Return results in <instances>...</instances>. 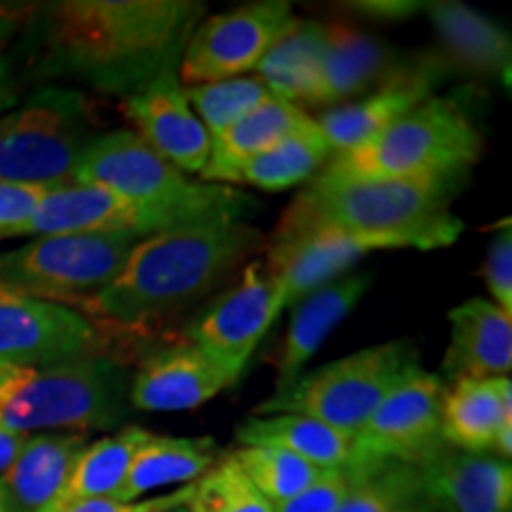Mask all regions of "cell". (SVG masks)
I'll use <instances>...</instances> for the list:
<instances>
[{
    "mask_svg": "<svg viewBox=\"0 0 512 512\" xmlns=\"http://www.w3.org/2000/svg\"><path fill=\"white\" fill-rule=\"evenodd\" d=\"M413 368H418V351L411 342L375 344L299 375L285 392L259 403L254 415H304L335 430L358 434L384 396Z\"/></svg>",
    "mask_w": 512,
    "mask_h": 512,
    "instance_id": "7",
    "label": "cell"
},
{
    "mask_svg": "<svg viewBox=\"0 0 512 512\" xmlns=\"http://www.w3.org/2000/svg\"><path fill=\"white\" fill-rule=\"evenodd\" d=\"M484 138L463 107L451 98H427L380 136L325 166L366 178H456L482 157Z\"/></svg>",
    "mask_w": 512,
    "mask_h": 512,
    "instance_id": "6",
    "label": "cell"
},
{
    "mask_svg": "<svg viewBox=\"0 0 512 512\" xmlns=\"http://www.w3.org/2000/svg\"><path fill=\"white\" fill-rule=\"evenodd\" d=\"M140 235H43L0 254V285L79 309L117 278Z\"/></svg>",
    "mask_w": 512,
    "mask_h": 512,
    "instance_id": "9",
    "label": "cell"
},
{
    "mask_svg": "<svg viewBox=\"0 0 512 512\" xmlns=\"http://www.w3.org/2000/svg\"><path fill=\"white\" fill-rule=\"evenodd\" d=\"M292 17L290 3L264 0L202 19L185 43L178 79L183 86H202L252 72Z\"/></svg>",
    "mask_w": 512,
    "mask_h": 512,
    "instance_id": "10",
    "label": "cell"
},
{
    "mask_svg": "<svg viewBox=\"0 0 512 512\" xmlns=\"http://www.w3.org/2000/svg\"><path fill=\"white\" fill-rule=\"evenodd\" d=\"M219 458V446L209 437L150 434V439L133 453L124 482L112 498L133 503L162 486L192 484L207 475Z\"/></svg>",
    "mask_w": 512,
    "mask_h": 512,
    "instance_id": "27",
    "label": "cell"
},
{
    "mask_svg": "<svg viewBox=\"0 0 512 512\" xmlns=\"http://www.w3.org/2000/svg\"><path fill=\"white\" fill-rule=\"evenodd\" d=\"M441 441L467 453L512 456L510 377L456 380L441 396Z\"/></svg>",
    "mask_w": 512,
    "mask_h": 512,
    "instance_id": "18",
    "label": "cell"
},
{
    "mask_svg": "<svg viewBox=\"0 0 512 512\" xmlns=\"http://www.w3.org/2000/svg\"><path fill=\"white\" fill-rule=\"evenodd\" d=\"M174 512H188V510H185V508H181V510H174Z\"/></svg>",
    "mask_w": 512,
    "mask_h": 512,
    "instance_id": "46",
    "label": "cell"
},
{
    "mask_svg": "<svg viewBox=\"0 0 512 512\" xmlns=\"http://www.w3.org/2000/svg\"><path fill=\"white\" fill-rule=\"evenodd\" d=\"M150 434L152 432L143 427L128 425L110 437L86 444L76 458L60 496L46 512H62L76 503L93 501V498H112L124 482L133 453L150 439Z\"/></svg>",
    "mask_w": 512,
    "mask_h": 512,
    "instance_id": "30",
    "label": "cell"
},
{
    "mask_svg": "<svg viewBox=\"0 0 512 512\" xmlns=\"http://www.w3.org/2000/svg\"><path fill=\"white\" fill-rule=\"evenodd\" d=\"M460 185L456 178H366L323 166L283 221L342 230L380 249H439L465 228L451 211Z\"/></svg>",
    "mask_w": 512,
    "mask_h": 512,
    "instance_id": "3",
    "label": "cell"
},
{
    "mask_svg": "<svg viewBox=\"0 0 512 512\" xmlns=\"http://www.w3.org/2000/svg\"><path fill=\"white\" fill-rule=\"evenodd\" d=\"M418 470L427 494L448 512H512V467L494 453L444 446Z\"/></svg>",
    "mask_w": 512,
    "mask_h": 512,
    "instance_id": "20",
    "label": "cell"
},
{
    "mask_svg": "<svg viewBox=\"0 0 512 512\" xmlns=\"http://www.w3.org/2000/svg\"><path fill=\"white\" fill-rule=\"evenodd\" d=\"M126 368L112 356H93L48 368L0 363V425L22 434L117 427L126 418Z\"/></svg>",
    "mask_w": 512,
    "mask_h": 512,
    "instance_id": "5",
    "label": "cell"
},
{
    "mask_svg": "<svg viewBox=\"0 0 512 512\" xmlns=\"http://www.w3.org/2000/svg\"><path fill=\"white\" fill-rule=\"evenodd\" d=\"M325 53V24L292 17L287 29L259 62L256 72L275 98L299 107L313 105L320 86Z\"/></svg>",
    "mask_w": 512,
    "mask_h": 512,
    "instance_id": "29",
    "label": "cell"
},
{
    "mask_svg": "<svg viewBox=\"0 0 512 512\" xmlns=\"http://www.w3.org/2000/svg\"><path fill=\"white\" fill-rule=\"evenodd\" d=\"M370 287L368 273H349L311 292L297 304L278 358L275 394L285 392L302 375L306 363L318 354L330 332L349 316Z\"/></svg>",
    "mask_w": 512,
    "mask_h": 512,
    "instance_id": "24",
    "label": "cell"
},
{
    "mask_svg": "<svg viewBox=\"0 0 512 512\" xmlns=\"http://www.w3.org/2000/svg\"><path fill=\"white\" fill-rule=\"evenodd\" d=\"M441 48L458 67L489 79H510V34L463 3L427 5Z\"/></svg>",
    "mask_w": 512,
    "mask_h": 512,
    "instance_id": "28",
    "label": "cell"
},
{
    "mask_svg": "<svg viewBox=\"0 0 512 512\" xmlns=\"http://www.w3.org/2000/svg\"><path fill=\"white\" fill-rule=\"evenodd\" d=\"M202 15L204 3L195 0L53 3L41 27L46 72L126 98L162 72L178 69Z\"/></svg>",
    "mask_w": 512,
    "mask_h": 512,
    "instance_id": "1",
    "label": "cell"
},
{
    "mask_svg": "<svg viewBox=\"0 0 512 512\" xmlns=\"http://www.w3.org/2000/svg\"><path fill=\"white\" fill-rule=\"evenodd\" d=\"M261 242L264 235L247 221H209L147 235L117 278L76 311L102 332L152 330L226 283Z\"/></svg>",
    "mask_w": 512,
    "mask_h": 512,
    "instance_id": "2",
    "label": "cell"
},
{
    "mask_svg": "<svg viewBox=\"0 0 512 512\" xmlns=\"http://www.w3.org/2000/svg\"><path fill=\"white\" fill-rule=\"evenodd\" d=\"M121 112L133 124V133L143 138L183 174H202L207 166L211 138L200 119L190 110L178 69H169L128 93Z\"/></svg>",
    "mask_w": 512,
    "mask_h": 512,
    "instance_id": "17",
    "label": "cell"
},
{
    "mask_svg": "<svg viewBox=\"0 0 512 512\" xmlns=\"http://www.w3.org/2000/svg\"><path fill=\"white\" fill-rule=\"evenodd\" d=\"M403 512H448V510H446L444 505H441V503L434 501L432 496H427V498H422L420 503L411 505V508H408V510H403Z\"/></svg>",
    "mask_w": 512,
    "mask_h": 512,
    "instance_id": "43",
    "label": "cell"
},
{
    "mask_svg": "<svg viewBox=\"0 0 512 512\" xmlns=\"http://www.w3.org/2000/svg\"><path fill=\"white\" fill-rule=\"evenodd\" d=\"M444 377L413 368L384 396L363 430L356 434L363 451L377 460L422 467L446 444L441 441Z\"/></svg>",
    "mask_w": 512,
    "mask_h": 512,
    "instance_id": "13",
    "label": "cell"
},
{
    "mask_svg": "<svg viewBox=\"0 0 512 512\" xmlns=\"http://www.w3.org/2000/svg\"><path fill=\"white\" fill-rule=\"evenodd\" d=\"M235 439L242 446H273L290 451L320 470H358L382 463L363 451L356 434L335 430L304 415H254L240 422Z\"/></svg>",
    "mask_w": 512,
    "mask_h": 512,
    "instance_id": "23",
    "label": "cell"
},
{
    "mask_svg": "<svg viewBox=\"0 0 512 512\" xmlns=\"http://www.w3.org/2000/svg\"><path fill=\"white\" fill-rule=\"evenodd\" d=\"M332 150L323 133L316 124V119L309 126L299 128L297 133L280 140L278 145L266 150L264 155L242 166L238 181L266 192H280L294 185L309 183L313 176L323 171V166L330 162Z\"/></svg>",
    "mask_w": 512,
    "mask_h": 512,
    "instance_id": "31",
    "label": "cell"
},
{
    "mask_svg": "<svg viewBox=\"0 0 512 512\" xmlns=\"http://www.w3.org/2000/svg\"><path fill=\"white\" fill-rule=\"evenodd\" d=\"M166 223L140 204L98 185L67 183L48 190L34 216L10 238H43V235H112L164 233Z\"/></svg>",
    "mask_w": 512,
    "mask_h": 512,
    "instance_id": "16",
    "label": "cell"
},
{
    "mask_svg": "<svg viewBox=\"0 0 512 512\" xmlns=\"http://www.w3.org/2000/svg\"><path fill=\"white\" fill-rule=\"evenodd\" d=\"M72 183L117 192L157 214L169 230L209 221H242L254 209L252 197L230 185L192 181L128 128L95 138L76 164Z\"/></svg>",
    "mask_w": 512,
    "mask_h": 512,
    "instance_id": "4",
    "label": "cell"
},
{
    "mask_svg": "<svg viewBox=\"0 0 512 512\" xmlns=\"http://www.w3.org/2000/svg\"><path fill=\"white\" fill-rule=\"evenodd\" d=\"M233 384L190 342L162 347L140 361L128 384V403L147 413L200 408Z\"/></svg>",
    "mask_w": 512,
    "mask_h": 512,
    "instance_id": "19",
    "label": "cell"
},
{
    "mask_svg": "<svg viewBox=\"0 0 512 512\" xmlns=\"http://www.w3.org/2000/svg\"><path fill=\"white\" fill-rule=\"evenodd\" d=\"M17 105V81L10 60L0 50V117Z\"/></svg>",
    "mask_w": 512,
    "mask_h": 512,
    "instance_id": "40",
    "label": "cell"
},
{
    "mask_svg": "<svg viewBox=\"0 0 512 512\" xmlns=\"http://www.w3.org/2000/svg\"><path fill=\"white\" fill-rule=\"evenodd\" d=\"M91 107L74 88L48 86L0 117V181L34 188L72 183L93 143Z\"/></svg>",
    "mask_w": 512,
    "mask_h": 512,
    "instance_id": "8",
    "label": "cell"
},
{
    "mask_svg": "<svg viewBox=\"0 0 512 512\" xmlns=\"http://www.w3.org/2000/svg\"><path fill=\"white\" fill-rule=\"evenodd\" d=\"M358 12H366V15L373 17H384V19H396L406 17L415 10L413 3H361L354 5Z\"/></svg>",
    "mask_w": 512,
    "mask_h": 512,
    "instance_id": "42",
    "label": "cell"
},
{
    "mask_svg": "<svg viewBox=\"0 0 512 512\" xmlns=\"http://www.w3.org/2000/svg\"><path fill=\"white\" fill-rule=\"evenodd\" d=\"M29 434L15 432L10 427L0 425V475L12 465V460L17 458V453L22 451L24 441H27Z\"/></svg>",
    "mask_w": 512,
    "mask_h": 512,
    "instance_id": "41",
    "label": "cell"
},
{
    "mask_svg": "<svg viewBox=\"0 0 512 512\" xmlns=\"http://www.w3.org/2000/svg\"><path fill=\"white\" fill-rule=\"evenodd\" d=\"M273 95L256 76H238V79L202 83V86H185L190 110L200 119L209 138L228 131L230 126L245 119L249 112Z\"/></svg>",
    "mask_w": 512,
    "mask_h": 512,
    "instance_id": "33",
    "label": "cell"
},
{
    "mask_svg": "<svg viewBox=\"0 0 512 512\" xmlns=\"http://www.w3.org/2000/svg\"><path fill=\"white\" fill-rule=\"evenodd\" d=\"M380 249L375 242L325 226L280 219L268 247L266 271L278 285L283 309L342 278L361 256Z\"/></svg>",
    "mask_w": 512,
    "mask_h": 512,
    "instance_id": "14",
    "label": "cell"
},
{
    "mask_svg": "<svg viewBox=\"0 0 512 512\" xmlns=\"http://www.w3.org/2000/svg\"><path fill=\"white\" fill-rule=\"evenodd\" d=\"M10 31H12V22H10V19H5L3 15H0V43H3V38L8 36Z\"/></svg>",
    "mask_w": 512,
    "mask_h": 512,
    "instance_id": "44",
    "label": "cell"
},
{
    "mask_svg": "<svg viewBox=\"0 0 512 512\" xmlns=\"http://www.w3.org/2000/svg\"><path fill=\"white\" fill-rule=\"evenodd\" d=\"M444 62L434 64L425 72L394 81L389 86L363 95V98L330 107L320 114L316 124L328 140L332 155L351 152L380 136L384 128L406 117L420 102L432 98L434 86L444 79Z\"/></svg>",
    "mask_w": 512,
    "mask_h": 512,
    "instance_id": "21",
    "label": "cell"
},
{
    "mask_svg": "<svg viewBox=\"0 0 512 512\" xmlns=\"http://www.w3.org/2000/svg\"><path fill=\"white\" fill-rule=\"evenodd\" d=\"M427 496L418 467L387 460L363 477L335 512H403Z\"/></svg>",
    "mask_w": 512,
    "mask_h": 512,
    "instance_id": "34",
    "label": "cell"
},
{
    "mask_svg": "<svg viewBox=\"0 0 512 512\" xmlns=\"http://www.w3.org/2000/svg\"><path fill=\"white\" fill-rule=\"evenodd\" d=\"M311 121L313 117H309L302 107L268 95L245 119H240L228 131L211 138L207 166L200 174L202 181L221 185L235 183L240 169L249 159L264 155L266 150H271L280 140L297 133L299 128L309 126Z\"/></svg>",
    "mask_w": 512,
    "mask_h": 512,
    "instance_id": "26",
    "label": "cell"
},
{
    "mask_svg": "<svg viewBox=\"0 0 512 512\" xmlns=\"http://www.w3.org/2000/svg\"><path fill=\"white\" fill-rule=\"evenodd\" d=\"M83 448L86 434H29L22 451L0 475V489L10 512H46L67 484L69 472Z\"/></svg>",
    "mask_w": 512,
    "mask_h": 512,
    "instance_id": "25",
    "label": "cell"
},
{
    "mask_svg": "<svg viewBox=\"0 0 512 512\" xmlns=\"http://www.w3.org/2000/svg\"><path fill=\"white\" fill-rule=\"evenodd\" d=\"M195 482L185 484L181 489L169 491V494L155 496V498H143V501L124 503L117 498H93V501L76 503L72 508L62 512H174L185 508V503L190 501Z\"/></svg>",
    "mask_w": 512,
    "mask_h": 512,
    "instance_id": "39",
    "label": "cell"
},
{
    "mask_svg": "<svg viewBox=\"0 0 512 512\" xmlns=\"http://www.w3.org/2000/svg\"><path fill=\"white\" fill-rule=\"evenodd\" d=\"M53 188H34V185H15L0 181V240L10 238L19 226H24L43 197Z\"/></svg>",
    "mask_w": 512,
    "mask_h": 512,
    "instance_id": "38",
    "label": "cell"
},
{
    "mask_svg": "<svg viewBox=\"0 0 512 512\" xmlns=\"http://www.w3.org/2000/svg\"><path fill=\"white\" fill-rule=\"evenodd\" d=\"M0 512H10V508H8V501H5L3 489H0Z\"/></svg>",
    "mask_w": 512,
    "mask_h": 512,
    "instance_id": "45",
    "label": "cell"
},
{
    "mask_svg": "<svg viewBox=\"0 0 512 512\" xmlns=\"http://www.w3.org/2000/svg\"><path fill=\"white\" fill-rule=\"evenodd\" d=\"M283 297L264 264L252 261L240 283L216 299L211 309L188 328L185 342L197 347L228 377L238 382L259 342L283 313Z\"/></svg>",
    "mask_w": 512,
    "mask_h": 512,
    "instance_id": "12",
    "label": "cell"
},
{
    "mask_svg": "<svg viewBox=\"0 0 512 512\" xmlns=\"http://www.w3.org/2000/svg\"><path fill=\"white\" fill-rule=\"evenodd\" d=\"M441 60L434 55L399 53L375 36L349 24H325V53L313 105L337 107L363 95L425 72Z\"/></svg>",
    "mask_w": 512,
    "mask_h": 512,
    "instance_id": "15",
    "label": "cell"
},
{
    "mask_svg": "<svg viewBox=\"0 0 512 512\" xmlns=\"http://www.w3.org/2000/svg\"><path fill=\"white\" fill-rule=\"evenodd\" d=\"M188 512H275L273 503L256 491L235 458L226 453L216 460L207 475L200 477L192 489Z\"/></svg>",
    "mask_w": 512,
    "mask_h": 512,
    "instance_id": "35",
    "label": "cell"
},
{
    "mask_svg": "<svg viewBox=\"0 0 512 512\" xmlns=\"http://www.w3.org/2000/svg\"><path fill=\"white\" fill-rule=\"evenodd\" d=\"M484 278L491 297L498 309L512 313V233L510 221H505V228L496 235L489 245L484 264Z\"/></svg>",
    "mask_w": 512,
    "mask_h": 512,
    "instance_id": "37",
    "label": "cell"
},
{
    "mask_svg": "<svg viewBox=\"0 0 512 512\" xmlns=\"http://www.w3.org/2000/svg\"><path fill=\"white\" fill-rule=\"evenodd\" d=\"M451 342L441 370L451 382L508 377L512 368V313L489 299H467L448 313Z\"/></svg>",
    "mask_w": 512,
    "mask_h": 512,
    "instance_id": "22",
    "label": "cell"
},
{
    "mask_svg": "<svg viewBox=\"0 0 512 512\" xmlns=\"http://www.w3.org/2000/svg\"><path fill=\"white\" fill-rule=\"evenodd\" d=\"M230 456L242 467L256 491L273 505L302 494L323 472L294 453L273 446H240Z\"/></svg>",
    "mask_w": 512,
    "mask_h": 512,
    "instance_id": "32",
    "label": "cell"
},
{
    "mask_svg": "<svg viewBox=\"0 0 512 512\" xmlns=\"http://www.w3.org/2000/svg\"><path fill=\"white\" fill-rule=\"evenodd\" d=\"M387 463V460H382ZM358 467V470H323L313 484L306 486L302 494L292 496L290 501L273 505L275 512H335L344 503L351 491L356 489L363 477L370 475L375 467Z\"/></svg>",
    "mask_w": 512,
    "mask_h": 512,
    "instance_id": "36",
    "label": "cell"
},
{
    "mask_svg": "<svg viewBox=\"0 0 512 512\" xmlns=\"http://www.w3.org/2000/svg\"><path fill=\"white\" fill-rule=\"evenodd\" d=\"M105 354V332L83 313L0 285V363L48 368Z\"/></svg>",
    "mask_w": 512,
    "mask_h": 512,
    "instance_id": "11",
    "label": "cell"
}]
</instances>
